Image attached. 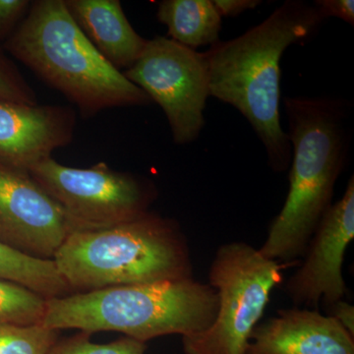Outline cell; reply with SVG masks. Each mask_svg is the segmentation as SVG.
Wrapping results in <instances>:
<instances>
[{"label": "cell", "instance_id": "1", "mask_svg": "<svg viewBox=\"0 0 354 354\" xmlns=\"http://www.w3.org/2000/svg\"><path fill=\"white\" fill-rule=\"evenodd\" d=\"M327 19L314 4L288 0L259 25L204 53L209 95L232 104L252 125L272 171L291 162L279 115L281 59L288 46L313 36Z\"/></svg>", "mask_w": 354, "mask_h": 354}, {"label": "cell", "instance_id": "2", "mask_svg": "<svg viewBox=\"0 0 354 354\" xmlns=\"http://www.w3.org/2000/svg\"><path fill=\"white\" fill-rule=\"evenodd\" d=\"M291 145L290 189L259 248L267 259L290 263L304 257L332 205L348 152L346 109L330 97H286Z\"/></svg>", "mask_w": 354, "mask_h": 354}, {"label": "cell", "instance_id": "3", "mask_svg": "<svg viewBox=\"0 0 354 354\" xmlns=\"http://www.w3.org/2000/svg\"><path fill=\"white\" fill-rule=\"evenodd\" d=\"M2 48L64 95L84 118L104 109L152 102L93 46L64 0L31 2L27 15Z\"/></svg>", "mask_w": 354, "mask_h": 354}, {"label": "cell", "instance_id": "4", "mask_svg": "<svg viewBox=\"0 0 354 354\" xmlns=\"http://www.w3.org/2000/svg\"><path fill=\"white\" fill-rule=\"evenodd\" d=\"M53 262L72 293L183 281L194 274L178 223L150 211L111 227L72 232Z\"/></svg>", "mask_w": 354, "mask_h": 354}, {"label": "cell", "instance_id": "5", "mask_svg": "<svg viewBox=\"0 0 354 354\" xmlns=\"http://www.w3.org/2000/svg\"><path fill=\"white\" fill-rule=\"evenodd\" d=\"M218 295L194 278L113 286L46 300L41 325L92 335L118 332L147 342L208 329L215 320Z\"/></svg>", "mask_w": 354, "mask_h": 354}, {"label": "cell", "instance_id": "6", "mask_svg": "<svg viewBox=\"0 0 354 354\" xmlns=\"http://www.w3.org/2000/svg\"><path fill=\"white\" fill-rule=\"evenodd\" d=\"M281 269L246 242L218 247L208 272L218 295L216 318L208 329L183 337L184 354H246L272 290L283 283Z\"/></svg>", "mask_w": 354, "mask_h": 354}, {"label": "cell", "instance_id": "7", "mask_svg": "<svg viewBox=\"0 0 354 354\" xmlns=\"http://www.w3.org/2000/svg\"><path fill=\"white\" fill-rule=\"evenodd\" d=\"M28 172L62 206L77 230L133 220L149 212L158 195L152 181L114 171L104 162L77 169L50 157Z\"/></svg>", "mask_w": 354, "mask_h": 354}, {"label": "cell", "instance_id": "8", "mask_svg": "<svg viewBox=\"0 0 354 354\" xmlns=\"http://www.w3.org/2000/svg\"><path fill=\"white\" fill-rule=\"evenodd\" d=\"M122 73L162 109L174 143L185 145L199 137L209 95L204 53L157 36L148 39L138 62Z\"/></svg>", "mask_w": 354, "mask_h": 354}, {"label": "cell", "instance_id": "9", "mask_svg": "<svg viewBox=\"0 0 354 354\" xmlns=\"http://www.w3.org/2000/svg\"><path fill=\"white\" fill-rule=\"evenodd\" d=\"M76 230L29 172L0 165V242L31 257L53 260Z\"/></svg>", "mask_w": 354, "mask_h": 354}, {"label": "cell", "instance_id": "10", "mask_svg": "<svg viewBox=\"0 0 354 354\" xmlns=\"http://www.w3.org/2000/svg\"><path fill=\"white\" fill-rule=\"evenodd\" d=\"M354 239V178L344 197L332 205L317 227L304 255V263L286 283V295L295 307L318 310L344 300L342 276L346 248Z\"/></svg>", "mask_w": 354, "mask_h": 354}, {"label": "cell", "instance_id": "11", "mask_svg": "<svg viewBox=\"0 0 354 354\" xmlns=\"http://www.w3.org/2000/svg\"><path fill=\"white\" fill-rule=\"evenodd\" d=\"M74 109L0 100V165L29 171L73 140Z\"/></svg>", "mask_w": 354, "mask_h": 354}, {"label": "cell", "instance_id": "12", "mask_svg": "<svg viewBox=\"0 0 354 354\" xmlns=\"http://www.w3.org/2000/svg\"><path fill=\"white\" fill-rule=\"evenodd\" d=\"M246 354H354V337L318 310H279L258 324Z\"/></svg>", "mask_w": 354, "mask_h": 354}, {"label": "cell", "instance_id": "13", "mask_svg": "<svg viewBox=\"0 0 354 354\" xmlns=\"http://www.w3.org/2000/svg\"><path fill=\"white\" fill-rule=\"evenodd\" d=\"M70 15L114 68H131L148 39L133 29L118 0H64Z\"/></svg>", "mask_w": 354, "mask_h": 354}, {"label": "cell", "instance_id": "14", "mask_svg": "<svg viewBox=\"0 0 354 354\" xmlns=\"http://www.w3.org/2000/svg\"><path fill=\"white\" fill-rule=\"evenodd\" d=\"M157 17L167 26L169 39L192 50L220 41L221 16L212 0H164Z\"/></svg>", "mask_w": 354, "mask_h": 354}, {"label": "cell", "instance_id": "15", "mask_svg": "<svg viewBox=\"0 0 354 354\" xmlns=\"http://www.w3.org/2000/svg\"><path fill=\"white\" fill-rule=\"evenodd\" d=\"M0 279L11 281L46 299L71 295L53 260L26 255L0 242Z\"/></svg>", "mask_w": 354, "mask_h": 354}, {"label": "cell", "instance_id": "16", "mask_svg": "<svg viewBox=\"0 0 354 354\" xmlns=\"http://www.w3.org/2000/svg\"><path fill=\"white\" fill-rule=\"evenodd\" d=\"M46 300L24 286L0 279V323L41 324Z\"/></svg>", "mask_w": 354, "mask_h": 354}, {"label": "cell", "instance_id": "17", "mask_svg": "<svg viewBox=\"0 0 354 354\" xmlns=\"http://www.w3.org/2000/svg\"><path fill=\"white\" fill-rule=\"evenodd\" d=\"M59 330L46 326L0 323V354H48Z\"/></svg>", "mask_w": 354, "mask_h": 354}, {"label": "cell", "instance_id": "18", "mask_svg": "<svg viewBox=\"0 0 354 354\" xmlns=\"http://www.w3.org/2000/svg\"><path fill=\"white\" fill-rule=\"evenodd\" d=\"M91 335L79 333L73 337L58 339L48 354H146V342L123 337L109 344H95Z\"/></svg>", "mask_w": 354, "mask_h": 354}, {"label": "cell", "instance_id": "19", "mask_svg": "<svg viewBox=\"0 0 354 354\" xmlns=\"http://www.w3.org/2000/svg\"><path fill=\"white\" fill-rule=\"evenodd\" d=\"M0 100L36 106V94L0 46Z\"/></svg>", "mask_w": 354, "mask_h": 354}, {"label": "cell", "instance_id": "20", "mask_svg": "<svg viewBox=\"0 0 354 354\" xmlns=\"http://www.w3.org/2000/svg\"><path fill=\"white\" fill-rule=\"evenodd\" d=\"M31 2L29 0H0V46L12 36L24 19Z\"/></svg>", "mask_w": 354, "mask_h": 354}, {"label": "cell", "instance_id": "21", "mask_svg": "<svg viewBox=\"0 0 354 354\" xmlns=\"http://www.w3.org/2000/svg\"><path fill=\"white\" fill-rule=\"evenodd\" d=\"M314 6L326 18L337 17L354 25L353 0H317Z\"/></svg>", "mask_w": 354, "mask_h": 354}, {"label": "cell", "instance_id": "22", "mask_svg": "<svg viewBox=\"0 0 354 354\" xmlns=\"http://www.w3.org/2000/svg\"><path fill=\"white\" fill-rule=\"evenodd\" d=\"M216 11L223 17H232L249 9L256 8L262 3L260 0H212Z\"/></svg>", "mask_w": 354, "mask_h": 354}, {"label": "cell", "instance_id": "23", "mask_svg": "<svg viewBox=\"0 0 354 354\" xmlns=\"http://www.w3.org/2000/svg\"><path fill=\"white\" fill-rule=\"evenodd\" d=\"M328 309L327 314L335 318L349 334L354 337V306L348 302L341 300L332 305Z\"/></svg>", "mask_w": 354, "mask_h": 354}]
</instances>
